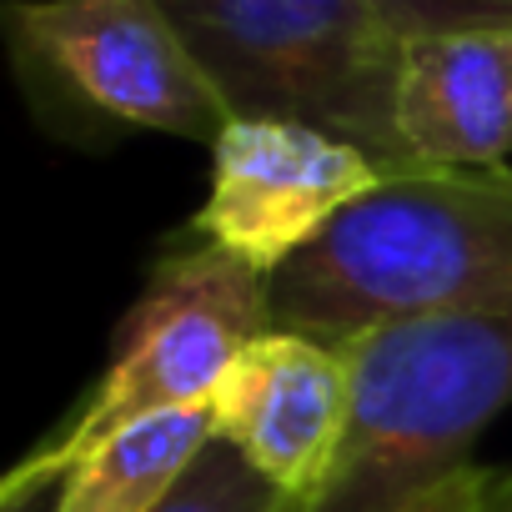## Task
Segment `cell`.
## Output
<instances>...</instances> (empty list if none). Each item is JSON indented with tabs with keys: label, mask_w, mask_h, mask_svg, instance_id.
<instances>
[{
	"label": "cell",
	"mask_w": 512,
	"mask_h": 512,
	"mask_svg": "<svg viewBox=\"0 0 512 512\" xmlns=\"http://www.w3.org/2000/svg\"><path fill=\"white\" fill-rule=\"evenodd\" d=\"M512 302V166L387 176L272 282L277 327L352 337Z\"/></svg>",
	"instance_id": "6da1fadb"
},
{
	"label": "cell",
	"mask_w": 512,
	"mask_h": 512,
	"mask_svg": "<svg viewBox=\"0 0 512 512\" xmlns=\"http://www.w3.org/2000/svg\"><path fill=\"white\" fill-rule=\"evenodd\" d=\"M352 422L327 487L297 512H407L472 467L512 407V302L432 312L347 342Z\"/></svg>",
	"instance_id": "7a4b0ae2"
},
{
	"label": "cell",
	"mask_w": 512,
	"mask_h": 512,
	"mask_svg": "<svg viewBox=\"0 0 512 512\" xmlns=\"http://www.w3.org/2000/svg\"><path fill=\"white\" fill-rule=\"evenodd\" d=\"M226 116H277L362 146L412 176L397 131L407 41L367 0H166Z\"/></svg>",
	"instance_id": "3957f363"
},
{
	"label": "cell",
	"mask_w": 512,
	"mask_h": 512,
	"mask_svg": "<svg viewBox=\"0 0 512 512\" xmlns=\"http://www.w3.org/2000/svg\"><path fill=\"white\" fill-rule=\"evenodd\" d=\"M0 31L36 121L66 141L176 136L211 151L231 121L166 0H6Z\"/></svg>",
	"instance_id": "277c9868"
},
{
	"label": "cell",
	"mask_w": 512,
	"mask_h": 512,
	"mask_svg": "<svg viewBox=\"0 0 512 512\" xmlns=\"http://www.w3.org/2000/svg\"><path fill=\"white\" fill-rule=\"evenodd\" d=\"M277 327L272 282L241 267L221 246L186 236L151 267L141 297L116 327L106 372L76 402L66 427L41 442L61 467L166 412H211V397L231 362Z\"/></svg>",
	"instance_id": "5b68a950"
},
{
	"label": "cell",
	"mask_w": 512,
	"mask_h": 512,
	"mask_svg": "<svg viewBox=\"0 0 512 512\" xmlns=\"http://www.w3.org/2000/svg\"><path fill=\"white\" fill-rule=\"evenodd\" d=\"M382 181L387 171L342 136L277 116H236L211 141V186L191 236L277 282Z\"/></svg>",
	"instance_id": "8992f818"
},
{
	"label": "cell",
	"mask_w": 512,
	"mask_h": 512,
	"mask_svg": "<svg viewBox=\"0 0 512 512\" xmlns=\"http://www.w3.org/2000/svg\"><path fill=\"white\" fill-rule=\"evenodd\" d=\"M352 357L322 337L272 327L256 337L211 397V427L292 507H307L347 442Z\"/></svg>",
	"instance_id": "52a82bcc"
},
{
	"label": "cell",
	"mask_w": 512,
	"mask_h": 512,
	"mask_svg": "<svg viewBox=\"0 0 512 512\" xmlns=\"http://www.w3.org/2000/svg\"><path fill=\"white\" fill-rule=\"evenodd\" d=\"M397 131L417 171H482L512 156V36L412 41Z\"/></svg>",
	"instance_id": "ba28073f"
},
{
	"label": "cell",
	"mask_w": 512,
	"mask_h": 512,
	"mask_svg": "<svg viewBox=\"0 0 512 512\" xmlns=\"http://www.w3.org/2000/svg\"><path fill=\"white\" fill-rule=\"evenodd\" d=\"M211 442V412L146 417L66 462L56 512H156Z\"/></svg>",
	"instance_id": "9c48e42d"
},
{
	"label": "cell",
	"mask_w": 512,
	"mask_h": 512,
	"mask_svg": "<svg viewBox=\"0 0 512 512\" xmlns=\"http://www.w3.org/2000/svg\"><path fill=\"white\" fill-rule=\"evenodd\" d=\"M156 512H297L262 472L221 437L186 467L176 492Z\"/></svg>",
	"instance_id": "30bf717a"
},
{
	"label": "cell",
	"mask_w": 512,
	"mask_h": 512,
	"mask_svg": "<svg viewBox=\"0 0 512 512\" xmlns=\"http://www.w3.org/2000/svg\"><path fill=\"white\" fill-rule=\"evenodd\" d=\"M397 41L512 36V0H367Z\"/></svg>",
	"instance_id": "8fae6325"
},
{
	"label": "cell",
	"mask_w": 512,
	"mask_h": 512,
	"mask_svg": "<svg viewBox=\"0 0 512 512\" xmlns=\"http://www.w3.org/2000/svg\"><path fill=\"white\" fill-rule=\"evenodd\" d=\"M512 497V472L502 467H462L427 497H417L407 512H502Z\"/></svg>",
	"instance_id": "7c38bea8"
},
{
	"label": "cell",
	"mask_w": 512,
	"mask_h": 512,
	"mask_svg": "<svg viewBox=\"0 0 512 512\" xmlns=\"http://www.w3.org/2000/svg\"><path fill=\"white\" fill-rule=\"evenodd\" d=\"M66 467L36 442L6 477H0V512H56Z\"/></svg>",
	"instance_id": "4fadbf2b"
},
{
	"label": "cell",
	"mask_w": 512,
	"mask_h": 512,
	"mask_svg": "<svg viewBox=\"0 0 512 512\" xmlns=\"http://www.w3.org/2000/svg\"><path fill=\"white\" fill-rule=\"evenodd\" d=\"M502 512H512V497H507V507H502Z\"/></svg>",
	"instance_id": "5bb4252c"
}]
</instances>
